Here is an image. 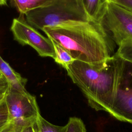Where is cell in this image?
I'll use <instances>...</instances> for the list:
<instances>
[{"label":"cell","mask_w":132,"mask_h":132,"mask_svg":"<svg viewBox=\"0 0 132 132\" xmlns=\"http://www.w3.org/2000/svg\"><path fill=\"white\" fill-rule=\"evenodd\" d=\"M125 61L116 55L105 63L91 65L75 60L64 69L89 105L107 112L111 108L124 74Z\"/></svg>","instance_id":"1"},{"label":"cell","mask_w":132,"mask_h":132,"mask_svg":"<svg viewBox=\"0 0 132 132\" xmlns=\"http://www.w3.org/2000/svg\"><path fill=\"white\" fill-rule=\"evenodd\" d=\"M42 30L64 47L75 60L98 65L112 56L109 38L97 22L68 21L45 27Z\"/></svg>","instance_id":"2"},{"label":"cell","mask_w":132,"mask_h":132,"mask_svg":"<svg viewBox=\"0 0 132 132\" xmlns=\"http://www.w3.org/2000/svg\"><path fill=\"white\" fill-rule=\"evenodd\" d=\"M25 15L29 24L41 30L68 21H92L80 0H54L50 5L31 10Z\"/></svg>","instance_id":"3"},{"label":"cell","mask_w":132,"mask_h":132,"mask_svg":"<svg viewBox=\"0 0 132 132\" xmlns=\"http://www.w3.org/2000/svg\"><path fill=\"white\" fill-rule=\"evenodd\" d=\"M105 33L118 46L132 41V12L108 0L104 5L98 22Z\"/></svg>","instance_id":"4"},{"label":"cell","mask_w":132,"mask_h":132,"mask_svg":"<svg viewBox=\"0 0 132 132\" xmlns=\"http://www.w3.org/2000/svg\"><path fill=\"white\" fill-rule=\"evenodd\" d=\"M5 101L9 122H21L27 125L36 124L40 113L35 96L27 91L21 92L10 86Z\"/></svg>","instance_id":"5"},{"label":"cell","mask_w":132,"mask_h":132,"mask_svg":"<svg viewBox=\"0 0 132 132\" xmlns=\"http://www.w3.org/2000/svg\"><path fill=\"white\" fill-rule=\"evenodd\" d=\"M11 30L14 39L22 45H30L41 57H54V48L51 40L29 24L24 14H20L18 18L13 20Z\"/></svg>","instance_id":"6"},{"label":"cell","mask_w":132,"mask_h":132,"mask_svg":"<svg viewBox=\"0 0 132 132\" xmlns=\"http://www.w3.org/2000/svg\"><path fill=\"white\" fill-rule=\"evenodd\" d=\"M108 113L122 122L129 123L132 121V86L124 81L123 77Z\"/></svg>","instance_id":"7"},{"label":"cell","mask_w":132,"mask_h":132,"mask_svg":"<svg viewBox=\"0 0 132 132\" xmlns=\"http://www.w3.org/2000/svg\"><path fill=\"white\" fill-rule=\"evenodd\" d=\"M0 73L10 84V86L21 92H26L27 79L15 72L0 56Z\"/></svg>","instance_id":"8"},{"label":"cell","mask_w":132,"mask_h":132,"mask_svg":"<svg viewBox=\"0 0 132 132\" xmlns=\"http://www.w3.org/2000/svg\"><path fill=\"white\" fill-rule=\"evenodd\" d=\"M54 0H11L20 14L25 15L27 12L50 5Z\"/></svg>","instance_id":"9"},{"label":"cell","mask_w":132,"mask_h":132,"mask_svg":"<svg viewBox=\"0 0 132 132\" xmlns=\"http://www.w3.org/2000/svg\"><path fill=\"white\" fill-rule=\"evenodd\" d=\"M90 20L98 22L102 12L104 0H80Z\"/></svg>","instance_id":"10"},{"label":"cell","mask_w":132,"mask_h":132,"mask_svg":"<svg viewBox=\"0 0 132 132\" xmlns=\"http://www.w3.org/2000/svg\"><path fill=\"white\" fill-rule=\"evenodd\" d=\"M50 40L53 44L55 51V56L53 59L57 63L64 69L67 66L75 61L70 54L64 47L52 39Z\"/></svg>","instance_id":"11"},{"label":"cell","mask_w":132,"mask_h":132,"mask_svg":"<svg viewBox=\"0 0 132 132\" xmlns=\"http://www.w3.org/2000/svg\"><path fill=\"white\" fill-rule=\"evenodd\" d=\"M36 128L37 132H65L66 125L58 126L54 125L40 114L36 120Z\"/></svg>","instance_id":"12"},{"label":"cell","mask_w":132,"mask_h":132,"mask_svg":"<svg viewBox=\"0 0 132 132\" xmlns=\"http://www.w3.org/2000/svg\"><path fill=\"white\" fill-rule=\"evenodd\" d=\"M125 62L132 63V41L122 42L119 46L115 54Z\"/></svg>","instance_id":"13"},{"label":"cell","mask_w":132,"mask_h":132,"mask_svg":"<svg viewBox=\"0 0 132 132\" xmlns=\"http://www.w3.org/2000/svg\"><path fill=\"white\" fill-rule=\"evenodd\" d=\"M66 125L65 132H86L83 121L77 117H70Z\"/></svg>","instance_id":"14"},{"label":"cell","mask_w":132,"mask_h":132,"mask_svg":"<svg viewBox=\"0 0 132 132\" xmlns=\"http://www.w3.org/2000/svg\"><path fill=\"white\" fill-rule=\"evenodd\" d=\"M9 122V112L5 97L0 102V129Z\"/></svg>","instance_id":"15"},{"label":"cell","mask_w":132,"mask_h":132,"mask_svg":"<svg viewBox=\"0 0 132 132\" xmlns=\"http://www.w3.org/2000/svg\"><path fill=\"white\" fill-rule=\"evenodd\" d=\"M27 125H29L21 122L11 121L2 128L0 132H22L24 128Z\"/></svg>","instance_id":"16"},{"label":"cell","mask_w":132,"mask_h":132,"mask_svg":"<svg viewBox=\"0 0 132 132\" xmlns=\"http://www.w3.org/2000/svg\"><path fill=\"white\" fill-rule=\"evenodd\" d=\"M10 84L6 78L3 76H0V102L3 100L9 89Z\"/></svg>","instance_id":"17"},{"label":"cell","mask_w":132,"mask_h":132,"mask_svg":"<svg viewBox=\"0 0 132 132\" xmlns=\"http://www.w3.org/2000/svg\"><path fill=\"white\" fill-rule=\"evenodd\" d=\"M115 4L132 12V0H108Z\"/></svg>","instance_id":"18"},{"label":"cell","mask_w":132,"mask_h":132,"mask_svg":"<svg viewBox=\"0 0 132 132\" xmlns=\"http://www.w3.org/2000/svg\"><path fill=\"white\" fill-rule=\"evenodd\" d=\"M22 132H36V124L25 126Z\"/></svg>","instance_id":"19"},{"label":"cell","mask_w":132,"mask_h":132,"mask_svg":"<svg viewBox=\"0 0 132 132\" xmlns=\"http://www.w3.org/2000/svg\"><path fill=\"white\" fill-rule=\"evenodd\" d=\"M7 4V0H0V5H5Z\"/></svg>","instance_id":"20"},{"label":"cell","mask_w":132,"mask_h":132,"mask_svg":"<svg viewBox=\"0 0 132 132\" xmlns=\"http://www.w3.org/2000/svg\"><path fill=\"white\" fill-rule=\"evenodd\" d=\"M129 123H130V124H132V121H130V122H129Z\"/></svg>","instance_id":"21"},{"label":"cell","mask_w":132,"mask_h":132,"mask_svg":"<svg viewBox=\"0 0 132 132\" xmlns=\"http://www.w3.org/2000/svg\"><path fill=\"white\" fill-rule=\"evenodd\" d=\"M1 75H2V74H1V73H0V76H1Z\"/></svg>","instance_id":"22"},{"label":"cell","mask_w":132,"mask_h":132,"mask_svg":"<svg viewBox=\"0 0 132 132\" xmlns=\"http://www.w3.org/2000/svg\"><path fill=\"white\" fill-rule=\"evenodd\" d=\"M36 132H37V131H36Z\"/></svg>","instance_id":"23"},{"label":"cell","mask_w":132,"mask_h":132,"mask_svg":"<svg viewBox=\"0 0 132 132\" xmlns=\"http://www.w3.org/2000/svg\"><path fill=\"white\" fill-rule=\"evenodd\" d=\"M0 130H1V129H0Z\"/></svg>","instance_id":"24"}]
</instances>
